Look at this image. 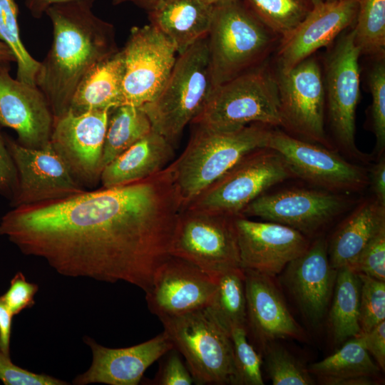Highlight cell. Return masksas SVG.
<instances>
[{
  "mask_svg": "<svg viewBox=\"0 0 385 385\" xmlns=\"http://www.w3.org/2000/svg\"><path fill=\"white\" fill-rule=\"evenodd\" d=\"M9 66H0V125L14 130L21 145L42 148L53 131L51 107L36 86L13 78Z\"/></svg>",
  "mask_w": 385,
  "mask_h": 385,
  "instance_id": "cell-19",
  "label": "cell"
},
{
  "mask_svg": "<svg viewBox=\"0 0 385 385\" xmlns=\"http://www.w3.org/2000/svg\"><path fill=\"white\" fill-rule=\"evenodd\" d=\"M173 157L174 146L153 130L107 164L100 180L106 188L136 182L165 168Z\"/></svg>",
  "mask_w": 385,
  "mask_h": 385,
  "instance_id": "cell-24",
  "label": "cell"
},
{
  "mask_svg": "<svg viewBox=\"0 0 385 385\" xmlns=\"http://www.w3.org/2000/svg\"><path fill=\"white\" fill-rule=\"evenodd\" d=\"M86 343L92 351V364L88 371L76 376L74 384L137 385L147 369L174 347L164 331L145 342L125 348L105 347L89 337Z\"/></svg>",
  "mask_w": 385,
  "mask_h": 385,
  "instance_id": "cell-22",
  "label": "cell"
},
{
  "mask_svg": "<svg viewBox=\"0 0 385 385\" xmlns=\"http://www.w3.org/2000/svg\"><path fill=\"white\" fill-rule=\"evenodd\" d=\"M120 51L124 104L141 107L151 102L164 87L178 51L173 42L150 24L133 27Z\"/></svg>",
  "mask_w": 385,
  "mask_h": 385,
  "instance_id": "cell-11",
  "label": "cell"
},
{
  "mask_svg": "<svg viewBox=\"0 0 385 385\" xmlns=\"http://www.w3.org/2000/svg\"><path fill=\"white\" fill-rule=\"evenodd\" d=\"M181 203L168 166L127 185L21 205L0 221V235L60 274L146 292L170 249Z\"/></svg>",
  "mask_w": 385,
  "mask_h": 385,
  "instance_id": "cell-1",
  "label": "cell"
},
{
  "mask_svg": "<svg viewBox=\"0 0 385 385\" xmlns=\"http://www.w3.org/2000/svg\"><path fill=\"white\" fill-rule=\"evenodd\" d=\"M236 385H263L262 357L248 341L247 329L243 327L233 328L230 332Z\"/></svg>",
  "mask_w": 385,
  "mask_h": 385,
  "instance_id": "cell-36",
  "label": "cell"
},
{
  "mask_svg": "<svg viewBox=\"0 0 385 385\" xmlns=\"http://www.w3.org/2000/svg\"><path fill=\"white\" fill-rule=\"evenodd\" d=\"M307 369L325 385L377 384L381 371L365 349L360 334L346 341L337 352L312 364Z\"/></svg>",
  "mask_w": 385,
  "mask_h": 385,
  "instance_id": "cell-28",
  "label": "cell"
},
{
  "mask_svg": "<svg viewBox=\"0 0 385 385\" xmlns=\"http://www.w3.org/2000/svg\"><path fill=\"white\" fill-rule=\"evenodd\" d=\"M354 43L361 54L384 57L385 0H359Z\"/></svg>",
  "mask_w": 385,
  "mask_h": 385,
  "instance_id": "cell-32",
  "label": "cell"
},
{
  "mask_svg": "<svg viewBox=\"0 0 385 385\" xmlns=\"http://www.w3.org/2000/svg\"><path fill=\"white\" fill-rule=\"evenodd\" d=\"M361 279L359 325L361 333L385 321V282L358 274Z\"/></svg>",
  "mask_w": 385,
  "mask_h": 385,
  "instance_id": "cell-37",
  "label": "cell"
},
{
  "mask_svg": "<svg viewBox=\"0 0 385 385\" xmlns=\"http://www.w3.org/2000/svg\"><path fill=\"white\" fill-rule=\"evenodd\" d=\"M13 314L0 296V351L6 356L10 353V337Z\"/></svg>",
  "mask_w": 385,
  "mask_h": 385,
  "instance_id": "cell-46",
  "label": "cell"
},
{
  "mask_svg": "<svg viewBox=\"0 0 385 385\" xmlns=\"http://www.w3.org/2000/svg\"><path fill=\"white\" fill-rule=\"evenodd\" d=\"M93 6L66 2L46 11L53 41L36 76V86L51 107L54 120L66 113L79 82L96 63L118 51L113 24L96 16Z\"/></svg>",
  "mask_w": 385,
  "mask_h": 385,
  "instance_id": "cell-2",
  "label": "cell"
},
{
  "mask_svg": "<svg viewBox=\"0 0 385 385\" xmlns=\"http://www.w3.org/2000/svg\"><path fill=\"white\" fill-rule=\"evenodd\" d=\"M206 308L230 334L235 327L246 328L245 274L242 268L218 275L216 291L210 304Z\"/></svg>",
  "mask_w": 385,
  "mask_h": 385,
  "instance_id": "cell-31",
  "label": "cell"
},
{
  "mask_svg": "<svg viewBox=\"0 0 385 385\" xmlns=\"http://www.w3.org/2000/svg\"><path fill=\"white\" fill-rule=\"evenodd\" d=\"M212 9L200 0H157L147 11L150 24L167 36L180 54L207 36Z\"/></svg>",
  "mask_w": 385,
  "mask_h": 385,
  "instance_id": "cell-25",
  "label": "cell"
},
{
  "mask_svg": "<svg viewBox=\"0 0 385 385\" xmlns=\"http://www.w3.org/2000/svg\"><path fill=\"white\" fill-rule=\"evenodd\" d=\"M282 127L326 148L331 145L324 128L325 88L318 61L312 56L274 75Z\"/></svg>",
  "mask_w": 385,
  "mask_h": 385,
  "instance_id": "cell-10",
  "label": "cell"
},
{
  "mask_svg": "<svg viewBox=\"0 0 385 385\" xmlns=\"http://www.w3.org/2000/svg\"><path fill=\"white\" fill-rule=\"evenodd\" d=\"M270 30L282 38L307 15L313 6L310 0H242Z\"/></svg>",
  "mask_w": 385,
  "mask_h": 385,
  "instance_id": "cell-33",
  "label": "cell"
},
{
  "mask_svg": "<svg viewBox=\"0 0 385 385\" xmlns=\"http://www.w3.org/2000/svg\"><path fill=\"white\" fill-rule=\"evenodd\" d=\"M202 2L210 5V6H214L221 1H223L225 0H200Z\"/></svg>",
  "mask_w": 385,
  "mask_h": 385,
  "instance_id": "cell-50",
  "label": "cell"
},
{
  "mask_svg": "<svg viewBox=\"0 0 385 385\" xmlns=\"http://www.w3.org/2000/svg\"><path fill=\"white\" fill-rule=\"evenodd\" d=\"M280 38L242 0L214 5L207 35L214 88L265 63Z\"/></svg>",
  "mask_w": 385,
  "mask_h": 385,
  "instance_id": "cell-4",
  "label": "cell"
},
{
  "mask_svg": "<svg viewBox=\"0 0 385 385\" xmlns=\"http://www.w3.org/2000/svg\"><path fill=\"white\" fill-rule=\"evenodd\" d=\"M325 1H327V0H310V1H311L313 6H316V5L319 4H321L322 2H324Z\"/></svg>",
  "mask_w": 385,
  "mask_h": 385,
  "instance_id": "cell-51",
  "label": "cell"
},
{
  "mask_svg": "<svg viewBox=\"0 0 385 385\" xmlns=\"http://www.w3.org/2000/svg\"><path fill=\"white\" fill-rule=\"evenodd\" d=\"M361 279L349 267L337 270L329 324L336 344L361 334L359 298Z\"/></svg>",
  "mask_w": 385,
  "mask_h": 385,
  "instance_id": "cell-29",
  "label": "cell"
},
{
  "mask_svg": "<svg viewBox=\"0 0 385 385\" xmlns=\"http://www.w3.org/2000/svg\"><path fill=\"white\" fill-rule=\"evenodd\" d=\"M17 171L0 130V192L11 199L17 186Z\"/></svg>",
  "mask_w": 385,
  "mask_h": 385,
  "instance_id": "cell-43",
  "label": "cell"
},
{
  "mask_svg": "<svg viewBox=\"0 0 385 385\" xmlns=\"http://www.w3.org/2000/svg\"><path fill=\"white\" fill-rule=\"evenodd\" d=\"M235 217L182 209L170 255L187 260L207 273L241 268Z\"/></svg>",
  "mask_w": 385,
  "mask_h": 385,
  "instance_id": "cell-9",
  "label": "cell"
},
{
  "mask_svg": "<svg viewBox=\"0 0 385 385\" xmlns=\"http://www.w3.org/2000/svg\"><path fill=\"white\" fill-rule=\"evenodd\" d=\"M157 0H113V4L114 5H118L120 4L131 2L137 6L148 10L150 7Z\"/></svg>",
  "mask_w": 385,
  "mask_h": 385,
  "instance_id": "cell-49",
  "label": "cell"
},
{
  "mask_svg": "<svg viewBox=\"0 0 385 385\" xmlns=\"http://www.w3.org/2000/svg\"><path fill=\"white\" fill-rule=\"evenodd\" d=\"M360 51L352 29L337 41L325 66L328 113L334 137L349 155L366 161L355 143L356 110L360 98Z\"/></svg>",
  "mask_w": 385,
  "mask_h": 385,
  "instance_id": "cell-12",
  "label": "cell"
},
{
  "mask_svg": "<svg viewBox=\"0 0 385 385\" xmlns=\"http://www.w3.org/2000/svg\"><path fill=\"white\" fill-rule=\"evenodd\" d=\"M17 171V186L11 205H33L72 196L85 191L53 148L24 147L5 137Z\"/></svg>",
  "mask_w": 385,
  "mask_h": 385,
  "instance_id": "cell-14",
  "label": "cell"
},
{
  "mask_svg": "<svg viewBox=\"0 0 385 385\" xmlns=\"http://www.w3.org/2000/svg\"><path fill=\"white\" fill-rule=\"evenodd\" d=\"M293 178L294 173L278 153L259 148L242 158L183 209L241 216L244 209L267 190Z\"/></svg>",
  "mask_w": 385,
  "mask_h": 385,
  "instance_id": "cell-8",
  "label": "cell"
},
{
  "mask_svg": "<svg viewBox=\"0 0 385 385\" xmlns=\"http://www.w3.org/2000/svg\"><path fill=\"white\" fill-rule=\"evenodd\" d=\"M160 320L195 384L236 385L230 334L206 307Z\"/></svg>",
  "mask_w": 385,
  "mask_h": 385,
  "instance_id": "cell-7",
  "label": "cell"
},
{
  "mask_svg": "<svg viewBox=\"0 0 385 385\" xmlns=\"http://www.w3.org/2000/svg\"><path fill=\"white\" fill-rule=\"evenodd\" d=\"M108 111H68L54 120L50 143L83 186L100 180Z\"/></svg>",
  "mask_w": 385,
  "mask_h": 385,
  "instance_id": "cell-15",
  "label": "cell"
},
{
  "mask_svg": "<svg viewBox=\"0 0 385 385\" xmlns=\"http://www.w3.org/2000/svg\"><path fill=\"white\" fill-rule=\"evenodd\" d=\"M96 0H25V6L31 15L39 19L51 6L66 2H78L93 6Z\"/></svg>",
  "mask_w": 385,
  "mask_h": 385,
  "instance_id": "cell-47",
  "label": "cell"
},
{
  "mask_svg": "<svg viewBox=\"0 0 385 385\" xmlns=\"http://www.w3.org/2000/svg\"><path fill=\"white\" fill-rule=\"evenodd\" d=\"M18 6L14 0H0V41L14 53L17 63L16 79L36 86L40 61L34 58L24 46L18 24Z\"/></svg>",
  "mask_w": 385,
  "mask_h": 385,
  "instance_id": "cell-34",
  "label": "cell"
},
{
  "mask_svg": "<svg viewBox=\"0 0 385 385\" xmlns=\"http://www.w3.org/2000/svg\"><path fill=\"white\" fill-rule=\"evenodd\" d=\"M194 125L185 148L168 165L182 209L245 155L265 148L270 130L261 123L232 130Z\"/></svg>",
  "mask_w": 385,
  "mask_h": 385,
  "instance_id": "cell-3",
  "label": "cell"
},
{
  "mask_svg": "<svg viewBox=\"0 0 385 385\" xmlns=\"http://www.w3.org/2000/svg\"><path fill=\"white\" fill-rule=\"evenodd\" d=\"M37 291L38 285L29 282L19 272L12 278L9 289L1 297L14 316L32 307L34 304V297Z\"/></svg>",
  "mask_w": 385,
  "mask_h": 385,
  "instance_id": "cell-42",
  "label": "cell"
},
{
  "mask_svg": "<svg viewBox=\"0 0 385 385\" xmlns=\"http://www.w3.org/2000/svg\"><path fill=\"white\" fill-rule=\"evenodd\" d=\"M364 345L381 371L385 370V321L370 331L361 333Z\"/></svg>",
  "mask_w": 385,
  "mask_h": 385,
  "instance_id": "cell-44",
  "label": "cell"
},
{
  "mask_svg": "<svg viewBox=\"0 0 385 385\" xmlns=\"http://www.w3.org/2000/svg\"><path fill=\"white\" fill-rule=\"evenodd\" d=\"M0 380L5 385H64L67 383L46 374H38L13 364L0 351Z\"/></svg>",
  "mask_w": 385,
  "mask_h": 385,
  "instance_id": "cell-41",
  "label": "cell"
},
{
  "mask_svg": "<svg viewBox=\"0 0 385 385\" xmlns=\"http://www.w3.org/2000/svg\"><path fill=\"white\" fill-rule=\"evenodd\" d=\"M247 336L262 351L281 339L303 340L305 334L289 312L272 277L243 270Z\"/></svg>",
  "mask_w": 385,
  "mask_h": 385,
  "instance_id": "cell-21",
  "label": "cell"
},
{
  "mask_svg": "<svg viewBox=\"0 0 385 385\" xmlns=\"http://www.w3.org/2000/svg\"><path fill=\"white\" fill-rule=\"evenodd\" d=\"M213 88L205 36L178 54L161 91L141 108L153 130L175 147L186 125L205 106Z\"/></svg>",
  "mask_w": 385,
  "mask_h": 385,
  "instance_id": "cell-5",
  "label": "cell"
},
{
  "mask_svg": "<svg viewBox=\"0 0 385 385\" xmlns=\"http://www.w3.org/2000/svg\"><path fill=\"white\" fill-rule=\"evenodd\" d=\"M359 0H327L314 6L278 45V69L287 71L327 46L356 16Z\"/></svg>",
  "mask_w": 385,
  "mask_h": 385,
  "instance_id": "cell-20",
  "label": "cell"
},
{
  "mask_svg": "<svg viewBox=\"0 0 385 385\" xmlns=\"http://www.w3.org/2000/svg\"><path fill=\"white\" fill-rule=\"evenodd\" d=\"M385 227V205L375 197L358 205L342 222L328 244L331 265L350 267L372 237Z\"/></svg>",
  "mask_w": 385,
  "mask_h": 385,
  "instance_id": "cell-26",
  "label": "cell"
},
{
  "mask_svg": "<svg viewBox=\"0 0 385 385\" xmlns=\"http://www.w3.org/2000/svg\"><path fill=\"white\" fill-rule=\"evenodd\" d=\"M123 58L120 50L93 66L77 86L68 111L81 114L124 105Z\"/></svg>",
  "mask_w": 385,
  "mask_h": 385,
  "instance_id": "cell-27",
  "label": "cell"
},
{
  "mask_svg": "<svg viewBox=\"0 0 385 385\" xmlns=\"http://www.w3.org/2000/svg\"><path fill=\"white\" fill-rule=\"evenodd\" d=\"M217 286V277L170 255L155 272L145 299L151 313L160 319L208 307Z\"/></svg>",
  "mask_w": 385,
  "mask_h": 385,
  "instance_id": "cell-16",
  "label": "cell"
},
{
  "mask_svg": "<svg viewBox=\"0 0 385 385\" xmlns=\"http://www.w3.org/2000/svg\"><path fill=\"white\" fill-rule=\"evenodd\" d=\"M285 268L284 285L304 316L318 323L327 311L337 274L329 262L326 240H316Z\"/></svg>",
  "mask_w": 385,
  "mask_h": 385,
  "instance_id": "cell-23",
  "label": "cell"
},
{
  "mask_svg": "<svg viewBox=\"0 0 385 385\" xmlns=\"http://www.w3.org/2000/svg\"><path fill=\"white\" fill-rule=\"evenodd\" d=\"M349 268L385 282V227L372 237Z\"/></svg>",
  "mask_w": 385,
  "mask_h": 385,
  "instance_id": "cell-39",
  "label": "cell"
},
{
  "mask_svg": "<svg viewBox=\"0 0 385 385\" xmlns=\"http://www.w3.org/2000/svg\"><path fill=\"white\" fill-rule=\"evenodd\" d=\"M368 178L374 197L385 205V159L384 155H381L378 162L372 165Z\"/></svg>",
  "mask_w": 385,
  "mask_h": 385,
  "instance_id": "cell-45",
  "label": "cell"
},
{
  "mask_svg": "<svg viewBox=\"0 0 385 385\" xmlns=\"http://www.w3.org/2000/svg\"><path fill=\"white\" fill-rule=\"evenodd\" d=\"M159 369L151 385H191L195 384L193 377L186 364L174 347L161 358Z\"/></svg>",
  "mask_w": 385,
  "mask_h": 385,
  "instance_id": "cell-40",
  "label": "cell"
},
{
  "mask_svg": "<svg viewBox=\"0 0 385 385\" xmlns=\"http://www.w3.org/2000/svg\"><path fill=\"white\" fill-rule=\"evenodd\" d=\"M346 202L336 192L300 188L262 194L241 216L257 217L313 235L342 213Z\"/></svg>",
  "mask_w": 385,
  "mask_h": 385,
  "instance_id": "cell-17",
  "label": "cell"
},
{
  "mask_svg": "<svg viewBox=\"0 0 385 385\" xmlns=\"http://www.w3.org/2000/svg\"><path fill=\"white\" fill-rule=\"evenodd\" d=\"M371 94V125L376 138L375 153L384 154L385 149V61L376 58L368 75Z\"/></svg>",
  "mask_w": 385,
  "mask_h": 385,
  "instance_id": "cell-38",
  "label": "cell"
},
{
  "mask_svg": "<svg viewBox=\"0 0 385 385\" xmlns=\"http://www.w3.org/2000/svg\"><path fill=\"white\" fill-rule=\"evenodd\" d=\"M265 148L278 153L295 178L325 190L356 192L369 185L365 170L343 159L330 148L302 140L279 130H270Z\"/></svg>",
  "mask_w": 385,
  "mask_h": 385,
  "instance_id": "cell-13",
  "label": "cell"
},
{
  "mask_svg": "<svg viewBox=\"0 0 385 385\" xmlns=\"http://www.w3.org/2000/svg\"><path fill=\"white\" fill-rule=\"evenodd\" d=\"M153 130L140 106L124 104L111 109L104 140L102 168Z\"/></svg>",
  "mask_w": 385,
  "mask_h": 385,
  "instance_id": "cell-30",
  "label": "cell"
},
{
  "mask_svg": "<svg viewBox=\"0 0 385 385\" xmlns=\"http://www.w3.org/2000/svg\"><path fill=\"white\" fill-rule=\"evenodd\" d=\"M266 371L274 385H312L314 380L286 349L273 342L262 350Z\"/></svg>",
  "mask_w": 385,
  "mask_h": 385,
  "instance_id": "cell-35",
  "label": "cell"
},
{
  "mask_svg": "<svg viewBox=\"0 0 385 385\" xmlns=\"http://www.w3.org/2000/svg\"><path fill=\"white\" fill-rule=\"evenodd\" d=\"M252 123L282 127L278 90L267 63L215 86L191 124L232 130Z\"/></svg>",
  "mask_w": 385,
  "mask_h": 385,
  "instance_id": "cell-6",
  "label": "cell"
},
{
  "mask_svg": "<svg viewBox=\"0 0 385 385\" xmlns=\"http://www.w3.org/2000/svg\"><path fill=\"white\" fill-rule=\"evenodd\" d=\"M16 62V58L10 48L0 41V66L9 65Z\"/></svg>",
  "mask_w": 385,
  "mask_h": 385,
  "instance_id": "cell-48",
  "label": "cell"
},
{
  "mask_svg": "<svg viewBox=\"0 0 385 385\" xmlns=\"http://www.w3.org/2000/svg\"><path fill=\"white\" fill-rule=\"evenodd\" d=\"M234 222L242 270L274 277L310 245L306 235L284 225L244 216L235 217Z\"/></svg>",
  "mask_w": 385,
  "mask_h": 385,
  "instance_id": "cell-18",
  "label": "cell"
}]
</instances>
